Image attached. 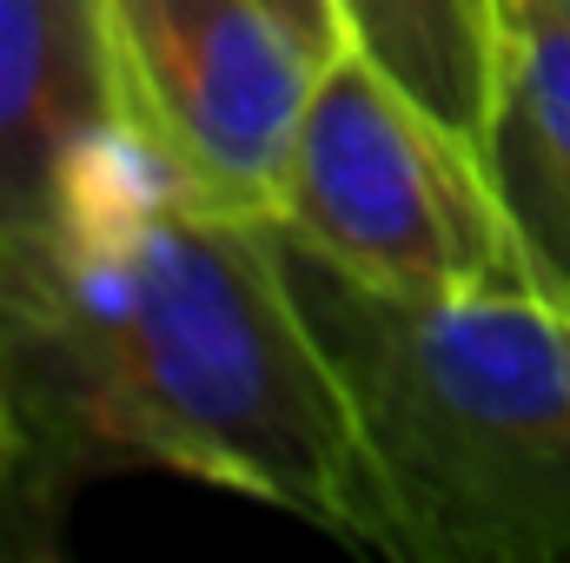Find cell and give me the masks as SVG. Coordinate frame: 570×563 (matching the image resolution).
Listing matches in <instances>:
<instances>
[{
	"instance_id": "cell-3",
	"label": "cell",
	"mask_w": 570,
	"mask_h": 563,
	"mask_svg": "<svg viewBox=\"0 0 570 563\" xmlns=\"http://www.w3.org/2000/svg\"><path fill=\"white\" fill-rule=\"evenodd\" d=\"M273 226L385 298L538 292L484 146L425 113L358 47H338L312 80Z\"/></svg>"
},
{
	"instance_id": "cell-6",
	"label": "cell",
	"mask_w": 570,
	"mask_h": 563,
	"mask_svg": "<svg viewBox=\"0 0 570 563\" xmlns=\"http://www.w3.org/2000/svg\"><path fill=\"white\" fill-rule=\"evenodd\" d=\"M484 159L538 292L570 305V27L544 0H511Z\"/></svg>"
},
{
	"instance_id": "cell-10",
	"label": "cell",
	"mask_w": 570,
	"mask_h": 563,
	"mask_svg": "<svg viewBox=\"0 0 570 563\" xmlns=\"http://www.w3.org/2000/svg\"><path fill=\"white\" fill-rule=\"evenodd\" d=\"M544 7H551V13H558V20L570 27V0H544Z\"/></svg>"
},
{
	"instance_id": "cell-8",
	"label": "cell",
	"mask_w": 570,
	"mask_h": 563,
	"mask_svg": "<svg viewBox=\"0 0 570 563\" xmlns=\"http://www.w3.org/2000/svg\"><path fill=\"white\" fill-rule=\"evenodd\" d=\"M266 7L279 13V27L312 53V60H318V67L345 47V33H338V7H332V0H266Z\"/></svg>"
},
{
	"instance_id": "cell-7",
	"label": "cell",
	"mask_w": 570,
	"mask_h": 563,
	"mask_svg": "<svg viewBox=\"0 0 570 563\" xmlns=\"http://www.w3.org/2000/svg\"><path fill=\"white\" fill-rule=\"evenodd\" d=\"M332 7L345 47H358L425 113L484 146L511 0H332Z\"/></svg>"
},
{
	"instance_id": "cell-2",
	"label": "cell",
	"mask_w": 570,
	"mask_h": 563,
	"mask_svg": "<svg viewBox=\"0 0 570 563\" xmlns=\"http://www.w3.org/2000/svg\"><path fill=\"white\" fill-rule=\"evenodd\" d=\"M279 273L358 424L379 537L405 563L570 557V305L385 298L273 226Z\"/></svg>"
},
{
	"instance_id": "cell-4",
	"label": "cell",
	"mask_w": 570,
	"mask_h": 563,
	"mask_svg": "<svg viewBox=\"0 0 570 563\" xmlns=\"http://www.w3.org/2000/svg\"><path fill=\"white\" fill-rule=\"evenodd\" d=\"M114 113L213 213L273 226L318 60L266 0H100Z\"/></svg>"
},
{
	"instance_id": "cell-5",
	"label": "cell",
	"mask_w": 570,
	"mask_h": 563,
	"mask_svg": "<svg viewBox=\"0 0 570 563\" xmlns=\"http://www.w3.org/2000/svg\"><path fill=\"white\" fill-rule=\"evenodd\" d=\"M114 120L100 0H0V239L47 219L67 166Z\"/></svg>"
},
{
	"instance_id": "cell-1",
	"label": "cell",
	"mask_w": 570,
	"mask_h": 563,
	"mask_svg": "<svg viewBox=\"0 0 570 563\" xmlns=\"http://www.w3.org/2000/svg\"><path fill=\"white\" fill-rule=\"evenodd\" d=\"M0 378L53 484L166 471L379 537L358 424L273 226L199 206L120 120L33 233L0 239Z\"/></svg>"
},
{
	"instance_id": "cell-9",
	"label": "cell",
	"mask_w": 570,
	"mask_h": 563,
	"mask_svg": "<svg viewBox=\"0 0 570 563\" xmlns=\"http://www.w3.org/2000/svg\"><path fill=\"white\" fill-rule=\"evenodd\" d=\"M20 464H27V418H20V405H13V392L0 378V491L20 477Z\"/></svg>"
}]
</instances>
